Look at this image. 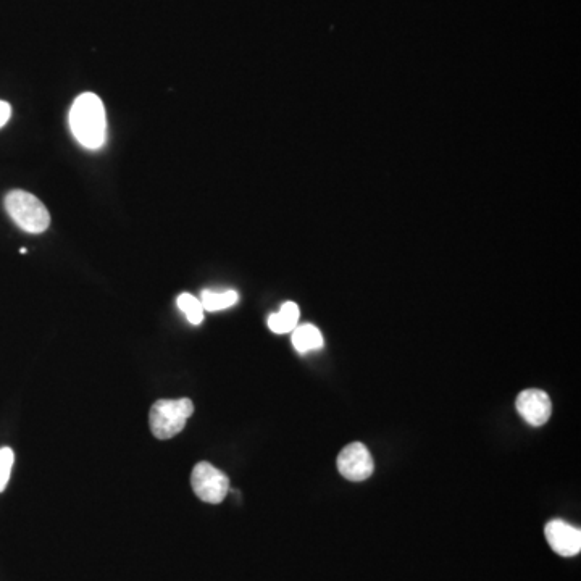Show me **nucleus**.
Returning a JSON list of instances; mask_svg holds the SVG:
<instances>
[{"label":"nucleus","mask_w":581,"mask_h":581,"mask_svg":"<svg viewBox=\"0 0 581 581\" xmlns=\"http://www.w3.org/2000/svg\"><path fill=\"white\" fill-rule=\"evenodd\" d=\"M68 123L73 136L81 146L89 151H97L107 138V115L101 97L84 92L73 102Z\"/></svg>","instance_id":"obj_1"},{"label":"nucleus","mask_w":581,"mask_h":581,"mask_svg":"<svg viewBox=\"0 0 581 581\" xmlns=\"http://www.w3.org/2000/svg\"><path fill=\"white\" fill-rule=\"evenodd\" d=\"M5 210L15 225L31 235H41L51 225V214L46 205L28 191H10L5 196Z\"/></svg>","instance_id":"obj_2"},{"label":"nucleus","mask_w":581,"mask_h":581,"mask_svg":"<svg viewBox=\"0 0 581 581\" xmlns=\"http://www.w3.org/2000/svg\"><path fill=\"white\" fill-rule=\"evenodd\" d=\"M193 414L191 399H160L151 407L149 414L152 435L157 439H172L184 430Z\"/></svg>","instance_id":"obj_3"},{"label":"nucleus","mask_w":581,"mask_h":581,"mask_svg":"<svg viewBox=\"0 0 581 581\" xmlns=\"http://www.w3.org/2000/svg\"><path fill=\"white\" fill-rule=\"evenodd\" d=\"M191 486H193L194 494L201 501L220 504L230 491V480L214 465L201 462L191 473Z\"/></svg>","instance_id":"obj_4"},{"label":"nucleus","mask_w":581,"mask_h":581,"mask_svg":"<svg viewBox=\"0 0 581 581\" xmlns=\"http://www.w3.org/2000/svg\"><path fill=\"white\" fill-rule=\"evenodd\" d=\"M338 470L346 480L364 481L372 477L375 464L372 454L362 443H351L339 452Z\"/></svg>","instance_id":"obj_5"},{"label":"nucleus","mask_w":581,"mask_h":581,"mask_svg":"<svg viewBox=\"0 0 581 581\" xmlns=\"http://www.w3.org/2000/svg\"><path fill=\"white\" fill-rule=\"evenodd\" d=\"M515 407L531 427H543L552 414V402L543 389H525L517 396Z\"/></svg>","instance_id":"obj_6"},{"label":"nucleus","mask_w":581,"mask_h":581,"mask_svg":"<svg viewBox=\"0 0 581 581\" xmlns=\"http://www.w3.org/2000/svg\"><path fill=\"white\" fill-rule=\"evenodd\" d=\"M544 535L552 551L562 557H573L581 551L580 528L572 527L564 520H551L544 528Z\"/></svg>","instance_id":"obj_7"},{"label":"nucleus","mask_w":581,"mask_h":581,"mask_svg":"<svg viewBox=\"0 0 581 581\" xmlns=\"http://www.w3.org/2000/svg\"><path fill=\"white\" fill-rule=\"evenodd\" d=\"M299 306L296 302H286L283 304L276 314L268 317V328L276 333V335H286V333H293L294 328L299 322Z\"/></svg>","instance_id":"obj_8"},{"label":"nucleus","mask_w":581,"mask_h":581,"mask_svg":"<svg viewBox=\"0 0 581 581\" xmlns=\"http://www.w3.org/2000/svg\"><path fill=\"white\" fill-rule=\"evenodd\" d=\"M293 346L299 354L318 351L323 347L322 331L314 325H302L293 331Z\"/></svg>","instance_id":"obj_9"},{"label":"nucleus","mask_w":581,"mask_h":581,"mask_svg":"<svg viewBox=\"0 0 581 581\" xmlns=\"http://www.w3.org/2000/svg\"><path fill=\"white\" fill-rule=\"evenodd\" d=\"M239 301V294L236 291H202L201 304L204 310L218 312V310L230 309Z\"/></svg>","instance_id":"obj_10"},{"label":"nucleus","mask_w":581,"mask_h":581,"mask_svg":"<svg viewBox=\"0 0 581 581\" xmlns=\"http://www.w3.org/2000/svg\"><path fill=\"white\" fill-rule=\"evenodd\" d=\"M178 307L181 312L186 315L189 323L193 325H201L204 320V307H202L201 299H197L193 294L183 293L178 297Z\"/></svg>","instance_id":"obj_11"},{"label":"nucleus","mask_w":581,"mask_h":581,"mask_svg":"<svg viewBox=\"0 0 581 581\" xmlns=\"http://www.w3.org/2000/svg\"><path fill=\"white\" fill-rule=\"evenodd\" d=\"M13 464H15V454H13L12 449H0V493L5 491V488L9 485Z\"/></svg>","instance_id":"obj_12"},{"label":"nucleus","mask_w":581,"mask_h":581,"mask_svg":"<svg viewBox=\"0 0 581 581\" xmlns=\"http://www.w3.org/2000/svg\"><path fill=\"white\" fill-rule=\"evenodd\" d=\"M10 117H12V107L9 102L0 101V128L9 122Z\"/></svg>","instance_id":"obj_13"}]
</instances>
